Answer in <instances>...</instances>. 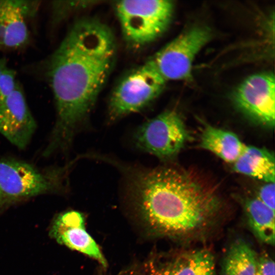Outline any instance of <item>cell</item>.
I'll use <instances>...</instances> for the list:
<instances>
[{
    "mask_svg": "<svg viewBox=\"0 0 275 275\" xmlns=\"http://www.w3.org/2000/svg\"><path fill=\"white\" fill-rule=\"evenodd\" d=\"M68 167L43 172L32 164L11 159H0V195L2 205L60 190Z\"/></svg>",
    "mask_w": 275,
    "mask_h": 275,
    "instance_id": "cell-4",
    "label": "cell"
},
{
    "mask_svg": "<svg viewBox=\"0 0 275 275\" xmlns=\"http://www.w3.org/2000/svg\"><path fill=\"white\" fill-rule=\"evenodd\" d=\"M205 26L185 30L154 53L147 61L166 81L186 80L191 76L194 61L212 38Z\"/></svg>",
    "mask_w": 275,
    "mask_h": 275,
    "instance_id": "cell-6",
    "label": "cell"
},
{
    "mask_svg": "<svg viewBox=\"0 0 275 275\" xmlns=\"http://www.w3.org/2000/svg\"><path fill=\"white\" fill-rule=\"evenodd\" d=\"M189 139L185 125L175 110H167L139 126L133 140L136 147L161 160L176 155Z\"/></svg>",
    "mask_w": 275,
    "mask_h": 275,
    "instance_id": "cell-7",
    "label": "cell"
},
{
    "mask_svg": "<svg viewBox=\"0 0 275 275\" xmlns=\"http://www.w3.org/2000/svg\"><path fill=\"white\" fill-rule=\"evenodd\" d=\"M119 275H137L136 273L133 270H130L121 273Z\"/></svg>",
    "mask_w": 275,
    "mask_h": 275,
    "instance_id": "cell-22",
    "label": "cell"
},
{
    "mask_svg": "<svg viewBox=\"0 0 275 275\" xmlns=\"http://www.w3.org/2000/svg\"><path fill=\"white\" fill-rule=\"evenodd\" d=\"M17 84L15 70L8 68L2 73L0 75V102L14 90Z\"/></svg>",
    "mask_w": 275,
    "mask_h": 275,
    "instance_id": "cell-18",
    "label": "cell"
},
{
    "mask_svg": "<svg viewBox=\"0 0 275 275\" xmlns=\"http://www.w3.org/2000/svg\"><path fill=\"white\" fill-rule=\"evenodd\" d=\"M163 275H215L213 254L206 249L181 254L163 271Z\"/></svg>",
    "mask_w": 275,
    "mask_h": 275,
    "instance_id": "cell-14",
    "label": "cell"
},
{
    "mask_svg": "<svg viewBox=\"0 0 275 275\" xmlns=\"http://www.w3.org/2000/svg\"><path fill=\"white\" fill-rule=\"evenodd\" d=\"M258 255L251 245L242 239L234 240L223 260L222 275H255Z\"/></svg>",
    "mask_w": 275,
    "mask_h": 275,
    "instance_id": "cell-16",
    "label": "cell"
},
{
    "mask_svg": "<svg viewBox=\"0 0 275 275\" xmlns=\"http://www.w3.org/2000/svg\"><path fill=\"white\" fill-rule=\"evenodd\" d=\"M36 126L24 94L17 84L14 90L0 102V133L13 145L22 149L30 143Z\"/></svg>",
    "mask_w": 275,
    "mask_h": 275,
    "instance_id": "cell-9",
    "label": "cell"
},
{
    "mask_svg": "<svg viewBox=\"0 0 275 275\" xmlns=\"http://www.w3.org/2000/svg\"><path fill=\"white\" fill-rule=\"evenodd\" d=\"M233 169L239 174L265 183H274V156L264 148L246 145L243 153L233 163Z\"/></svg>",
    "mask_w": 275,
    "mask_h": 275,
    "instance_id": "cell-12",
    "label": "cell"
},
{
    "mask_svg": "<svg viewBox=\"0 0 275 275\" xmlns=\"http://www.w3.org/2000/svg\"><path fill=\"white\" fill-rule=\"evenodd\" d=\"M117 52L111 29L92 18L76 21L47 60L57 120L44 152L67 149L86 122L112 71Z\"/></svg>",
    "mask_w": 275,
    "mask_h": 275,
    "instance_id": "cell-1",
    "label": "cell"
},
{
    "mask_svg": "<svg viewBox=\"0 0 275 275\" xmlns=\"http://www.w3.org/2000/svg\"><path fill=\"white\" fill-rule=\"evenodd\" d=\"M166 82L147 62L129 71L111 94L109 119L116 121L143 109L158 96Z\"/></svg>",
    "mask_w": 275,
    "mask_h": 275,
    "instance_id": "cell-5",
    "label": "cell"
},
{
    "mask_svg": "<svg viewBox=\"0 0 275 275\" xmlns=\"http://www.w3.org/2000/svg\"><path fill=\"white\" fill-rule=\"evenodd\" d=\"M275 186L274 183H265L260 187L257 193V198L274 211Z\"/></svg>",
    "mask_w": 275,
    "mask_h": 275,
    "instance_id": "cell-19",
    "label": "cell"
},
{
    "mask_svg": "<svg viewBox=\"0 0 275 275\" xmlns=\"http://www.w3.org/2000/svg\"><path fill=\"white\" fill-rule=\"evenodd\" d=\"M96 1H54L52 4V20L59 22L74 11L94 5Z\"/></svg>",
    "mask_w": 275,
    "mask_h": 275,
    "instance_id": "cell-17",
    "label": "cell"
},
{
    "mask_svg": "<svg viewBox=\"0 0 275 275\" xmlns=\"http://www.w3.org/2000/svg\"><path fill=\"white\" fill-rule=\"evenodd\" d=\"M113 164L122 171L126 191L140 215L157 234L181 239L198 237L221 212L216 192L186 170Z\"/></svg>",
    "mask_w": 275,
    "mask_h": 275,
    "instance_id": "cell-2",
    "label": "cell"
},
{
    "mask_svg": "<svg viewBox=\"0 0 275 275\" xmlns=\"http://www.w3.org/2000/svg\"><path fill=\"white\" fill-rule=\"evenodd\" d=\"M123 37L132 47L155 41L167 29L174 4L168 0H126L115 4Z\"/></svg>",
    "mask_w": 275,
    "mask_h": 275,
    "instance_id": "cell-3",
    "label": "cell"
},
{
    "mask_svg": "<svg viewBox=\"0 0 275 275\" xmlns=\"http://www.w3.org/2000/svg\"><path fill=\"white\" fill-rule=\"evenodd\" d=\"M234 101L244 113L259 123L273 127L275 122V81L271 73L252 75L234 93Z\"/></svg>",
    "mask_w": 275,
    "mask_h": 275,
    "instance_id": "cell-8",
    "label": "cell"
},
{
    "mask_svg": "<svg viewBox=\"0 0 275 275\" xmlns=\"http://www.w3.org/2000/svg\"><path fill=\"white\" fill-rule=\"evenodd\" d=\"M158 275H163V274L162 273V272L161 271V273H160Z\"/></svg>",
    "mask_w": 275,
    "mask_h": 275,
    "instance_id": "cell-24",
    "label": "cell"
},
{
    "mask_svg": "<svg viewBox=\"0 0 275 275\" xmlns=\"http://www.w3.org/2000/svg\"><path fill=\"white\" fill-rule=\"evenodd\" d=\"M50 234L59 243L81 253L105 267L107 263L99 246L87 231L83 214L75 210L60 213L52 224Z\"/></svg>",
    "mask_w": 275,
    "mask_h": 275,
    "instance_id": "cell-10",
    "label": "cell"
},
{
    "mask_svg": "<svg viewBox=\"0 0 275 275\" xmlns=\"http://www.w3.org/2000/svg\"><path fill=\"white\" fill-rule=\"evenodd\" d=\"M2 205V199H1V195H0V206Z\"/></svg>",
    "mask_w": 275,
    "mask_h": 275,
    "instance_id": "cell-23",
    "label": "cell"
},
{
    "mask_svg": "<svg viewBox=\"0 0 275 275\" xmlns=\"http://www.w3.org/2000/svg\"><path fill=\"white\" fill-rule=\"evenodd\" d=\"M200 145L202 148L232 164L246 146L234 133L211 125L206 126L203 130Z\"/></svg>",
    "mask_w": 275,
    "mask_h": 275,
    "instance_id": "cell-13",
    "label": "cell"
},
{
    "mask_svg": "<svg viewBox=\"0 0 275 275\" xmlns=\"http://www.w3.org/2000/svg\"><path fill=\"white\" fill-rule=\"evenodd\" d=\"M8 67H7V62L5 58H0V75Z\"/></svg>",
    "mask_w": 275,
    "mask_h": 275,
    "instance_id": "cell-21",
    "label": "cell"
},
{
    "mask_svg": "<svg viewBox=\"0 0 275 275\" xmlns=\"http://www.w3.org/2000/svg\"><path fill=\"white\" fill-rule=\"evenodd\" d=\"M274 262L267 254L258 257L255 275H274Z\"/></svg>",
    "mask_w": 275,
    "mask_h": 275,
    "instance_id": "cell-20",
    "label": "cell"
},
{
    "mask_svg": "<svg viewBox=\"0 0 275 275\" xmlns=\"http://www.w3.org/2000/svg\"><path fill=\"white\" fill-rule=\"evenodd\" d=\"M244 209L248 224L255 236L262 242L274 244V211L256 198L246 199Z\"/></svg>",
    "mask_w": 275,
    "mask_h": 275,
    "instance_id": "cell-15",
    "label": "cell"
},
{
    "mask_svg": "<svg viewBox=\"0 0 275 275\" xmlns=\"http://www.w3.org/2000/svg\"><path fill=\"white\" fill-rule=\"evenodd\" d=\"M21 1H0V49H15L26 44L28 18Z\"/></svg>",
    "mask_w": 275,
    "mask_h": 275,
    "instance_id": "cell-11",
    "label": "cell"
}]
</instances>
